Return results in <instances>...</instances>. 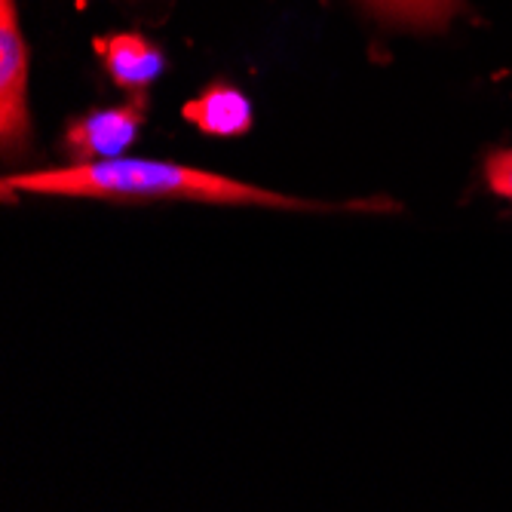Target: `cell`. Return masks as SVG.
<instances>
[{"instance_id":"1","label":"cell","mask_w":512,"mask_h":512,"mask_svg":"<svg viewBox=\"0 0 512 512\" xmlns=\"http://www.w3.org/2000/svg\"><path fill=\"white\" fill-rule=\"evenodd\" d=\"M7 191L86 200H191L215 206H270V209H332L310 200L264 191L218 172L163 163V160H89L62 169H40L4 178Z\"/></svg>"},{"instance_id":"2","label":"cell","mask_w":512,"mask_h":512,"mask_svg":"<svg viewBox=\"0 0 512 512\" xmlns=\"http://www.w3.org/2000/svg\"><path fill=\"white\" fill-rule=\"evenodd\" d=\"M0 138L7 154H22L31 138L28 46L13 0H0Z\"/></svg>"},{"instance_id":"3","label":"cell","mask_w":512,"mask_h":512,"mask_svg":"<svg viewBox=\"0 0 512 512\" xmlns=\"http://www.w3.org/2000/svg\"><path fill=\"white\" fill-rule=\"evenodd\" d=\"M145 120V99H135L123 108L92 111L74 120L65 132V148L74 163L111 160L132 145V138Z\"/></svg>"},{"instance_id":"4","label":"cell","mask_w":512,"mask_h":512,"mask_svg":"<svg viewBox=\"0 0 512 512\" xmlns=\"http://www.w3.org/2000/svg\"><path fill=\"white\" fill-rule=\"evenodd\" d=\"M111 77L123 89H145L163 71V53L142 34H114L96 43Z\"/></svg>"},{"instance_id":"5","label":"cell","mask_w":512,"mask_h":512,"mask_svg":"<svg viewBox=\"0 0 512 512\" xmlns=\"http://www.w3.org/2000/svg\"><path fill=\"white\" fill-rule=\"evenodd\" d=\"M184 117H188L200 132L215 138H234L249 132L252 126V105L234 86H209L203 96L184 105Z\"/></svg>"},{"instance_id":"6","label":"cell","mask_w":512,"mask_h":512,"mask_svg":"<svg viewBox=\"0 0 512 512\" xmlns=\"http://www.w3.org/2000/svg\"><path fill=\"white\" fill-rule=\"evenodd\" d=\"M362 4L384 22L421 31H442L463 10V0H362Z\"/></svg>"},{"instance_id":"7","label":"cell","mask_w":512,"mask_h":512,"mask_svg":"<svg viewBox=\"0 0 512 512\" xmlns=\"http://www.w3.org/2000/svg\"><path fill=\"white\" fill-rule=\"evenodd\" d=\"M488 191L506 203H512V148H497L485 160Z\"/></svg>"}]
</instances>
